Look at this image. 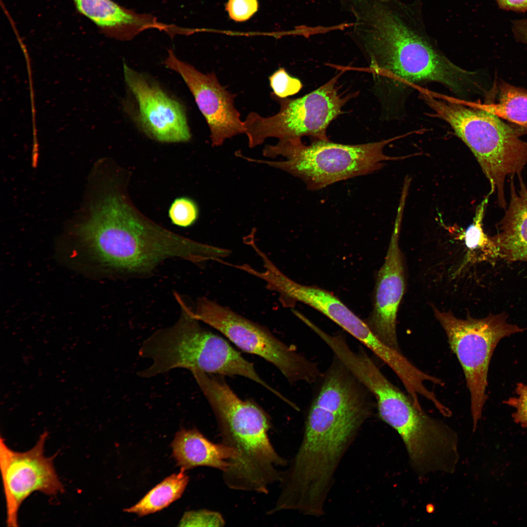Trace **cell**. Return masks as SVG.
<instances>
[{
    "label": "cell",
    "mask_w": 527,
    "mask_h": 527,
    "mask_svg": "<svg viewBox=\"0 0 527 527\" xmlns=\"http://www.w3.org/2000/svg\"><path fill=\"white\" fill-rule=\"evenodd\" d=\"M351 36L374 78L391 94L439 83L465 100L475 73L452 62L428 32L423 0H352Z\"/></svg>",
    "instance_id": "1"
},
{
    "label": "cell",
    "mask_w": 527,
    "mask_h": 527,
    "mask_svg": "<svg viewBox=\"0 0 527 527\" xmlns=\"http://www.w3.org/2000/svg\"><path fill=\"white\" fill-rule=\"evenodd\" d=\"M130 177L120 165L100 174L88 216L76 230L102 271L117 278L142 277L168 259L200 263L215 258V246L174 233L144 215L130 198Z\"/></svg>",
    "instance_id": "2"
},
{
    "label": "cell",
    "mask_w": 527,
    "mask_h": 527,
    "mask_svg": "<svg viewBox=\"0 0 527 527\" xmlns=\"http://www.w3.org/2000/svg\"><path fill=\"white\" fill-rule=\"evenodd\" d=\"M196 381L214 413L221 443L237 452L222 472L224 484L234 490L267 494L288 463L269 439V415L253 401L239 398L221 375L201 372Z\"/></svg>",
    "instance_id": "3"
},
{
    "label": "cell",
    "mask_w": 527,
    "mask_h": 527,
    "mask_svg": "<svg viewBox=\"0 0 527 527\" xmlns=\"http://www.w3.org/2000/svg\"><path fill=\"white\" fill-rule=\"evenodd\" d=\"M420 98L435 115L447 122L468 146L495 192L500 207L506 209L504 184L507 176L521 174L527 164L524 134L475 102L458 100L423 89Z\"/></svg>",
    "instance_id": "4"
},
{
    "label": "cell",
    "mask_w": 527,
    "mask_h": 527,
    "mask_svg": "<svg viewBox=\"0 0 527 527\" xmlns=\"http://www.w3.org/2000/svg\"><path fill=\"white\" fill-rule=\"evenodd\" d=\"M174 295L181 308L180 317L174 325L157 330L144 341L139 354L152 363L140 372V376L150 378L183 368L221 376H240L269 387L251 363L223 338L203 328L194 316L193 310L180 295Z\"/></svg>",
    "instance_id": "5"
},
{
    "label": "cell",
    "mask_w": 527,
    "mask_h": 527,
    "mask_svg": "<svg viewBox=\"0 0 527 527\" xmlns=\"http://www.w3.org/2000/svg\"><path fill=\"white\" fill-rule=\"evenodd\" d=\"M360 144H345L328 140H313L304 144L301 138L283 140L275 145H266L264 156L275 158L282 156V161L247 158L250 162L263 163L279 169L302 180L308 190H320L335 182L367 175L381 169L384 162L406 158L408 156L386 155L384 147L399 138Z\"/></svg>",
    "instance_id": "6"
},
{
    "label": "cell",
    "mask_w": 527,
    "mask_h": 527,
    "mask_svg": "<svg viewBox=\"0 0 527 527\" xmlns=\"http://www.w3.org/2000/svg\"><path fill=\"white\" fill-rule=\"evenodd\" d=\"M433 309L463 368L470 395L474 431L487 399V374L494 351L501 339L525 329L508 323L504 313L490 314L483 319L468 316L461 319L451 312H442L435 307Z\"/></svg>",
    "instance_id": "7"
},
{
    "label": "cell",
    "mask_w": 527,
    "mask_h": 527,
    "mask_svg": "<svg viewBox=\"0 0 527 527\" xmlns=\"http://www.w3.org/2000/svg\"><path fill=\"white\" fill-rule=\"evenodd\" d=\"M341 73L315 90L297 99L271 97L280 106L273 116L264 117L250 112L243 121L249 147L262 144L268 138L279 140L311 137L313 140H328L326 129L341 113L343 105L353 96L342 97L338 92L337 80Z\"/></svg>",
    "instance_id": "8"
},
{
    "label": "cell",
    "mask_w": 527,
    "mask_h": 527,
    "mask_svg": "<svg viewBox=\"0 0 527 527\" xmlns=\"http://www.w3.org/2000/svg\"><path fill=\"white\" fill-rule=\"evenodd\" d=\"M194 317L217 330L241 350L276 367L290 383H313L323 374L317 364L276 338L267 328L205 297L196 303Z\"/></svg>",
    "instance_id": "9"
},
{
    "label": "cell",
    "mask_w": 527,
    "mask_h": 527,
    "mask_svg": "<svg viewBox=\"0 0 527 527\" xmlns=\"http://www.w3.org/2000/svg\"><path fill=\"white\" fill-rule=\"evenodd\" d=\"M47 435L46 432L43 433L36 445L24 452L11 449L0 437V468L9 527L19 526V508L33 492L52 496L63 491L54 466V457L44 454Z\"/></svg>",
    "instance_id": "10"
},
{
    "label": "cell",
    "mask_w": 527,
    "mask_h": 527,
    "mask_svg": "<svg viewBox=\"0 0 527 527\" xmlns=\"http://www.w3.org/2000/svg\"><path fill=\"white\" fill-rule=\"evenodd\" d=\"M123 74L136 103L135 118L143 132L161 142L189 141L191 135L183 106L156 82L124 63Z\"/></svg>",
    "instance_id": "11"
},
{
    "label": "cell",
    "mask_w": 527,
    "mask_h": 527,
    "mask_svg": "<svg viewBox=\"0 0 527 527\" xmlns=\"http://www.w3.org/2000/svg\"><path fill=\"white\" fill-rule=\"evenodd\" d=\"M165 66L180 75L193 95L209 126L212 145L218 146L227 139L245 133L244 123L234 102L236 96L219 82L214 73L204 74L179 60L169 50Z\"/></svg>",
    "instance_id": "12"
},
{
    "label": "cell",
    "mask_w": 527,
    "mask_h": 527,
    "mask_svg": "<svg viewBox=\"0 0 527 527\" xmlns=\"http://www.w3.org/2000/svg\"><path fill=\"white\" fill-rule=\"evenodd\" d=\"M403 209L399 208L384 263L379 270L373 309L365 321L384 344L400 351L396 335V317L405 289L404 266L399 246Z\"/></svg>",
    "instance_id": "13"
},
{
    "label": "cell",
    "mask_w": 527,
    "mask_h": 527,
    "mask_svg": "<svg viewBox=\"0 0 527 527\" xmlns=\"http://www.w3.org/2000/svg\"><path fill=\"white\" fill-rule=\"evenodd\" d=\"M77 10L108 37L129 41L142 31L157 29L168 32L170 25L147 14H138L112 0H73Z\"/></svg>",
    "instance_id": "14"
},
{
    "label": "cell",
    "mask_w": 527,
    "mask_h": 527,
    "mask_svg": "<svg viewBox=\"0 0 527 527\" xmlns=\"http://www.w3.org/2000/svg\"><path fill=\"white\" fill-rule=\"evenodd\" d=\"M518 176L516 190L510 176V199L505 214L497 225L498 233L490 237L498 247L500 257L509 261H527V188Z\"/></svg>",
    "instance_id": "15"
},
{
    "label": "cell",
    "mask_w": 527,
    "mask_h": 527,
    "mask_svg": "<svg viewBox=\"0 0 527 527\" xmlns=\"http://www.w3.org/2000/svg\"><path fill=\"white\" fill-rule=\"evenodd\" d=\"M171 447L177 464L184 471L205 466L223 472L238 455L235 449L221 442L213 443L195 428L177 432Z\"/></svg>",
    "instance_id": "16"
},
{
    "label": "cell",
    "mask_w": 527,
    "mask_h": 527,
    "mask_svg": "<svg viewBox=\"0 0 527 527\" xmlns=\"http://www.w3.org/2000/svg\"><path fill=\"white\" fill-rule=\"evenodd\" d=\"M181 469L156 485L136 504L124 509L126 512L143 516L166 507L179 499L189 482V477Z\"/></svg>",
    "instance_id": "17"
},
{
    "label": "cell",
    "mask_w": 527,
    "mask_h": 527,
    "mask_svg": "<svg viewBox=\"0 0 527 527\" xmlns=\"http://www.w3.org/2000/svg\"><path fill=\"white\" fill-rule=\"evenodd\" d=\"M480 108L519 127L527 133V90L505 82L499 86L498 101L476 102Z\"/></svg>",
    "instance_id": "18"
},
{
    "label": "cell",
    "mask_w": 527,
    "mask_h": 527,
    "mask_svg": "<svg viewBox=\"0 0 527 527\" xmlns=\"http://www.w3.org/2000/svg\"><path fill=\"white\" fill-rule=\"evenodd\" d=\"M490 193L477 207L473 223L463 234L465 244L468 250V259L476 258L486 260L500 257L499 251L490 237L486 234L482 227L485 208Z\"/></svg>",
    "instance_id": "19"
},
{
    "label": "cell",
    "mask_w": 527,
    "mask_h": 527,
    "mask_svg": "<svg viewBox=\"0 0 527 527\" xmlns=\"http://www.w3.org/2000/svg\"><path fill=\"white\" fill-rule=\"evenodd\" d=\"M199 216V208L192 199L185 196L176 198L168 209V217L171 223L182 227L193 225Z\"/></svg>",
    "instance_id": "20"
},
{
    "label": "cell",
    "mask_w": 527,
    "mask_h": 527,
    "mask_svg": "<svg viewBox=\"0 0 527 527\" xmlns=\"http://www.w3.org/2000/svg\"><path fill=\"white\" fill-rule=\"evenodd\" d=\"M270 85L276 96L285 98L298 93L302 87L301 81L290 76L284 68H280L269 78Z\"/></svg>",
    "instance_id": "21"
},
{
    "label": "cell",
    "mask_w": 527,
    "mask_h": 527,
    "mask_svg": "<svg viewBox=\"0 0 527 527\" xmlns=\"http://www.w3.org/2000/svg\"><path fill=\"white\" fill-rule=\"evenodd\" d=\"M180 523V526L223 527L225 521L219 512L202 509L186 512Z\"/></svg>",
    "instance_id": "22"
},
{
    "label": "cell",
    "mask_w": 527,
    "mask_h": 527,
    "mask_svg": "<svg viewBox=\"0 0 527 527\" xmlns=\"http://www.w3.org/2000/svg\"><path fill=\"white\" fill-rule=\"evenodd\" d=\"M515 392L517 397H510L503 401V403L515 409L512 414L514 422L523 427H527V385L522 383H517Z\"/></svg>",
    "instance_id": "23"
},
{
    "label": "cell",
    "mask_w": 527,
    "mask_h": 527,
    "mask_svg": "<svg viewBox=\"0 0 527 527\" xmlns=\"http://www.w3.org/2000/svg\"><path fill=\"white\" fill-rule=\"evenodd\" d=\"M257 0H229L226 10L230 17L237 21L249 19L257 11Z\"/></svg>",
    "instance_id": "24"
},
{
    "label": "cell",
    "mask_w": 527,
    "mask_h": 527,
    "mask_svg": "<svg viewBox=\"0 0 527 527\" xmlns=\"http://www.w3.org/2000/svg\"><path fill=\"white\" fill-rule=\"evenodd\" d=\"M500 8L519 12H527V0H496Z\"/></svg>",
    "instance_id": "25"
},
{
    "label": "cell",
    "mask_w": 527,
    "mask_h": 527,
    "mask_svg": "<svg viewBox=\"0 0 527 527\" xmlns=\"http://www.w3.org/2000/svg\"><path fill=\"white\" fill-rule=\"evenodd\" d=\"M512 30L517 41L527 44V19L514 20Z\"/></svg>",
    "instance_id": "26"
}]
</instances>
